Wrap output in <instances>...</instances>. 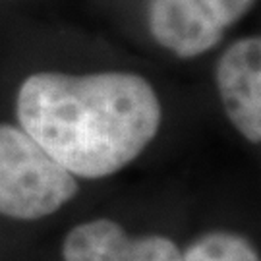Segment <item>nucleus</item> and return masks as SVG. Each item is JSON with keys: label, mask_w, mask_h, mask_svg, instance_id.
Segmentation results:
<instances>
[{"label": "nucleus", "mask_w": 261, "mask_h": 261, "mask_svg": "<svg viewBox=\"0 0 261 261\" xmlns=\"http://www.w3.org/2000/svg\"><path fill=\"white\" fill-rule=\"evenodd\" d=\"M217 85L234 128L252 143L261 140V41L246 37L226 48Z\"/></svg>", "instance_id": "4"}, {"label": "nucleus", "mask_w": 261, "mask_h": 261, "mask_svg": "<svg viewBox=\"0 0 261 261\" xmlns=\"http://www.w3.org/2000/svg\"><path fill=\"white\" fill-rule=\"evenodd\" d=\"M64 261H182V252L168 238H132L116 223L99 219L66 236Z\"/></svg>", "instance_id": "5"}, {"label": "nucleus", "mask_w": 261, "mask_h": 261, "mask_svg": "<svg viewBox=\"0 0 261 261\" xmlns=\"http://www.w3.org/2000/svg\"><path fill=\"white\" fill-rule=\"evenodd\" d=\"M75 192L74 174L28 132L0 126V215L41 219L60 209Z\"/></svg>", "instance_id": "2"}, {"label": "nucleus", "mask_w": 261, "mask_h": 261, "mask_svg": "<svg viewBox=\"0 0 261 261\" xmlns=\"http://www.w3.org/2000/svg\"><path fill=\"white\" fill-rule=\"evenodd\" d=\"M255 0H151L149 29L159 45L192 58L213 48Z\"/></svg>", "instance_id": "3"}, {"label": "nucleus", "mask_w": 261, "mask_h": 261, "mask_svg": "<svg viewBox=\"0 0 261 261\" xmlns=\"http://www.w3.org/2000/svg\"><path fill=\"white\" fill-rule=\"evenodd\" d=\"M182 261H259L253 248L244 238L228 232H213L197 240Z\"/></svg>", "instance_id": "6"}, {"label": "nucleus", "mask_w": 261, "mask_h": 261, "mask_svg": "<svg viewBox=\"0 0 261 261\" xmlns=\"http://www.w3.org/2000/svg\"><path fill=\"white\" fill-rule=\"evenodd\" d=\"M18 116L21 128L68 172L101 178L147 147L161 124V105L140 75L41 72L19 87Z\"/></svg>", "instance_id": "1"}]
</instances>
